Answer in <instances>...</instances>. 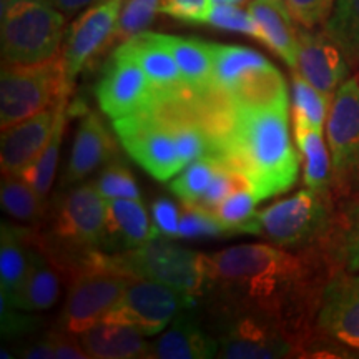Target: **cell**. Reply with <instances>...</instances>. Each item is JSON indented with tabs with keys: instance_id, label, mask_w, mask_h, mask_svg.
Here are the masks:
<instances>
[{
	"instance_id": "7",
	"label": "cell",
	"mask_w": 359,
	"mask_h": 359,
	"mask_svg": "<svg viewBox=\"0 0 359 359\" xmlns=\"http://www.w3.org/2000/svg\"><path fill=\"white\" fill-rule=\"evenodd\" d=\"M213 92L230 105L290 103L288 85L266 57L241 45L213 43Z\"/></svg>"
},
{
	"instance_id": "18",
	"label": "cell",
	"mask_w": 359,
	"mask_h": 359,
	"mask_svg": "<svg viewBox=\"0 0 359 359\" xmlns=\"http://www.w3.org/2000/svg\"><path fill=\"white\" fill-rule=\"evenodd\" d=\"M115 156L116 147L110 132L98 115L85 110L75 132L74 147L62 178V187L77 185L95 170L110 163Z\"/></svg>"
},
{
	"instance_id": "32",
	"label": "cell",
	"mask_w": 359,
	"mask_h": 359,
	"mask_svg": "<svg viewBox=\"0 0 359 359\" xmlns=\"http://www.w3.org/2000/svg\"><path fill=\"white\" fill-rule=\"evenodd\" d=\"M291 102H293V127L323 132L331 109V100L296 70H293L291 77Z\"/></svg>"
},
{
	"instance_id": "27",
	"label": "cell",
	"mask_w": 359,
	"mask_h": 359,
	"mask_svg": "<svg viewBox=\"0 0 359 359\" xmlns=\"http://www.w3.org/2000/svg\"><path fill=\"white\" fill-rule=\"evenodd\" d=\"M32 231L11 223L0 228V294L8 303L15 298L29 268V251Z\"/></svg>"
},
{
	"instance_id": "17",
	"label": "cell",
	"mask_w": 359,
	"mask_h": 359,
	"mask_svg": "<svg viewBox=\"0 0 359 359\" xmlns=\"http://www.w3.org/2000/svg\"><path fill=\"white\" fill-rule=\"evenodd\" d=\"M296 72L333 102L338 88L348 80L349 62L326 32H314L303 27L298 29Z\"/></svg>"
},
{
	"instance_id": "37",
	"label": "cell",
	"mask_w": 359,
	"mask_h": 359,
	"mask_svg": "<svg viewBox=\"0 0 359 359\" xmlns=\"http://www.w3.org/2000/svg\"><path fill=\"white\" fill-rule=\"evenodd\" d=\"M93 185L105 200H140V188L135 182V177L120 160H111L110 163H107L100 170Z\"/></svg>"
},
{
	"instance_id": "8",
	"label": "cell",
	"mask_w": 359,
	"mask_h": 359,
	"mask_svg": "<svg viewBox=\"0 0 359 359\" xmlns=\"http://www.w3.org/2000/svg\"><path fill=\"white\" fill-rule=\"evenodd\" d=\"M114 132L127 154L158 182H168L185 168L172 114L160 98L151 97L145 109L114 120Z\"/></svg>"
},
{
	"instance_id": "38",
	"label": "cell",
	"mask_w": 359,
	"mask_h": 359,
	"mask_svg": "<svg viewBox=\"0 0 359 359\" xmlns=\"http://www.w3.org/2000/svg\"><path fill=\"white\" fill-rule=\"evenodd\" d=\"M222 236H230V233L219 222L215 212L201 208L198 205H182V210H180V238L196 240V238Z\"/></svg>"
},
{
	"instance_id": "5",
	"label": "cell",
	"mask_w": 359,
	"mask_h": 359,
	"mask_svg": "<svg viewBox=\"0 0 359 359\" xmlns=\"http://www.w3.org/2000/svg\"><path fill=\"white\" fill-rule=\"evenodd\" d=\"M87 264L110 269L127 278L161 283L198 299L206 288L205 255L182 248L161 235L138 248L122 253L95 250L88 255L83 266Z\"/></svg>"
},
{
	"instance_id": "34",
	"label": "cell",
	"mask_w": 359,
	"mask_h": 359,
	"mask_svg": "<svg viewBox=\"0 0 359 359\" xmlns=\"http://www.w3.org/2000/svg\"><path fill=\"white\" fill-rule=\"evenodd\" d=\"M333 255L334 263H341L348 271H359V198L346 200L338 212Z\"/></svg>"
},
{
	"instance_id": "3",
	"label": "cell",
	"mask_w": 359,
	"mask_h": 359,
	"mask_svg": "<svg viewBox=\"0 0 359 359\" xmlns=\"http://www.w3.org/2000/svg\"><path fill=\"white\" fill-rule=\"evenodd\" d=\"M105 215L107 200L93 183L69 187L53 198L45 231H32L34 243L70 276L83 266L92 251L100 250Z\"/></svg>"
},
{
	"instance_id": "35",
	"label": "cell",
	"mask_w": 359,
	"mask_h": 359,
	"mask_svg": "<svg viewBox=\"0 0 359 359\" xmlns=\"http://www.w3.org/2000/svg\"><path fill=\"white\" fill-rule=\"evenodd\" d=\"M160 7L161 0H123L109 48L118 47L120 43L137 37L138 34L147 32L148 27L154 24L156 13L160 12Z\"/></svg>"
},
{
	"instance_id": "26",
	"label": "cell",
	"mask_w": 359,
	"mask_h": 359,
	"mask_svg": "<svg viewBox=\"0 0 359 359\" xmlns=\"http://www.w3.org/2000/svg\"><path fill=\"white\" fill-rule=\"evenodd\" d=\"M161 37L173 53L187 88L196 95L213 92V43L177 35L161 34Z\"/></svg>"
},
{
	"instance_id": "40",
	"label": "cell",
	"mask_w": 359,
	"mask_h": 359,
	"mask_svg": "<svg viewBox=\"0 0 359 359\" xmlns=\"http://www.w3.org/2000/svg\"><path fill=\"white\" fill-rule=\"evenodd\" d=\"M334 4L336 0H286L293 19L306 29H314L326 22L333 12Z\"/></svg>"
},
{
	"instance_id": "45",
	"label": "cell",
	"mask_w": 359,
	"mask_h": 359,
	"mask_svg": "<svg viewBox=\"0 0 359 359\" xmlns=\"http://www.w3.org/2000/svg\"><path fill=\"white\" fill-rule=\"evenodd\" d=\"M19 356L29 359H55V353H53L50 338H48V334H45V338L35 339L34 343L20 349Z\"/></svg>"
},
{
	"instance_id": "30",
	"label": "cell",
	"mask_w": 359,
	"mask_h": 359,
	"mask_svg": "<svg viewBox=\"0 0 359 359\" xmlns=\"http://www.w3.org/2000/svg\"><path fill=\"white\" fill-rule=\"evenodd\" d=\"M0 201L8 217L20 223L39 224L47 215V203L19 173H2Z\"/></svg>"
},
{
	"instance_id": "9",
	"label": "cell",
	"mask_w": 359,
	"mask_h": 359,
	"mask_svg": "<svg viewBox=\"0 0 359 359\" xmlns=\"http://www.w3.org/2000/svg\"><path fill=\"white\" fill-rule=\"evenodd\" d=\"M72 85L60 52L37 64H4L0 75L2 130L57 107Z\"/></svg>"
},
{
	"instance_id": "6",
	"label": "cell",
	"mask_w": 359,
	"mask_h": 359,
	"mask_svg": "<svg viewBox=\"0 0 359 359\" xmlns=\"http://www.w3.org/2000/svg\"><path fill=\"white\" fill-rule=\"evenodd\" d=\"M65 34V13L50 0H0L4 64H37L57 55Z\"/></svg>"
},
{
	"instance_id": "20",
	"label": "cell",
	"mask_w": 359,
	"mask_h": 359,
	"mask_svg": "<svg viewBox=\"0 0 359 359\" xmlns=\"http://www.w3.org/2000/svg\"><path fill=\"white\" fill-rule=\"evenodd\" d=\"M160 236L155 224L150 223L145 206L140 200H107L105 230L100 251L122 253L148 243Z\"/></svg>"
},
{
	"instance_id": "22",
	"label": "cell",
	"mask_w": 359,
	"mask_h": 359,
	"mask_svg": "<svg viewBox=\"0 0 359 359\" xmlns=\"http://www.w3.org/2000/svg\"><path fill=\"white\" fill-rule=\"evenodd\" d=\"M123 43L145 72L154 95H175L188 90L173 53L163 42L161 34L147 30Z\"/></svg>"
},
{
	"instance_id": "12",
	"label": "cell",
	"mask_w": 359,
	"mask_h": 359,
	"mask_svg": "<svg viewBox=\"0 0 359 359\" xmlns=\"http://www.w3.org/2000/svg\"><path fill=\"white\" fill-rule=\"evenodd\" d=\"M196 304L198 298L172 286L130 278L120 302L102 321L130 326L143 336H154L167 330L180 313L196 308Z\"/></svg>"
},
{
	"instance_id": "13",
	"label": "cell",
	"mask_w": 359,
	"mask_h": 359,
	"mask_svg": "<svg viewBox=\"0 0 359 359\" xmlns=\"http://www.w3.org/2000/svg\"><path fill=\"white\" fill-rule=\"evenodd\" d=\"M70 286L60 316V327L80 334L100 323L122 298L130 278L110 269L87 266L69 276Z\"/></svg>"
},
{
	"instance_id": "25",
	"label": "cell",
	"mask_w": 359,
	"mask_h": 359,
	"mask_svg": "<svg viewBox=\"0 0 359 359\" xmlns=\"http://www.w3.org/2000/svg\"><path fill=\"white\" fill-rule=\"evenodd\" d=\"M88 358L138 359L150 358V343L130 326L100 321L79 334Z\"/></svg>"
},
{
	"instance_id": "43",
	"label": "cell",
	"mask_w": 359,
	"mask_h": 359,
	"mask_svg": "<svg viewBox=\"0 0 359 359\" xmlns=\"http://www.w3.org/2000/svg\"><path fill=\"white\" fill-rule=\"evenodd\" d=\"M154 224L161 236L180 238V213L177 205L167 196H160L151 205Z\"/></svg>"
},
{
	"instance_id": "23",
	"label": "cell",
	"mask_w": 359,
	"mask_h": 359,
	"mask_svg": "<svg viewBox=\"0 0 359 359\" xmlns=\"http://www.w3.org/2000/svg\"><path fill=\"white\" fill-rule=\"evenodd\" d=\"M248 11L259 29V42L296 70L298 67V29L286 0H250Z\"/></svg>"
},
{
	"instance_id": "4",
	"label": "cell",
	"mask_w": 359,
	"mask_h": 359,
	"mask_svg": "<svg viewBox=\"0 0 359 359\" xmlns=\"http://www.w3.org/2000/svg\"><path fill=\"white\" fill-rule=\"evenodd\" d=\"M333 193L311 188L258 212L259 236L296 253H321L334 262L338 213Z\"/></svg>"
},
{
	"instance_id": "36",
	"label": "cell",
	"mask_w": 359,
	"mask_h": 359,
	"mask_svg": "<svg viewBox=\"0 0 359 359\" xmlns=\"http://www.w3.org/2000/svg\"><path fill=\"white\" fill-rule=\"evenodd\" d=\"M218 163L219 161L215 158L195 160L170 183V190L182 200V203L198 205L212 183Z\"/></svg>"
},
{
	"instance_id": "33",
	"label": "cell",
	"mask_w": 359,
	"mask_h": 359,
	"mask_svg": "<svg viewBox=\"0 0 359 359\" xmlns=\"http://www.w3.org/2000/svg\"><path fill=\"white\" fill-rule=\"evenodd\" d=\"M325 32L338 43L349 64H359V0H336Z\"/></svg>"
},
{
	"instance_id": "29",
	"label": "cell",
	"mask_w": 359,
	"mask_h": 359,
	"mask_svg": "<svg viewBox=\"0 0 359 359\" xmlns=\"http://www.w3.org/2000/svg\"><path fill=\"white\" fill-rule=\"evenodd\" d=\"M69 93H65V95L60 98L55 127H53V132L50 135V138H48L47 145L43 147V150L40 151L37 158L19 173L43 200H47L48 193L52 190L53 182H55L58 156H60V145L62 140H64L67 115H69L67 114V98H69Z\"/></svg>"
},
{
	"instance_id": "31",
	"label": "cell",
	"mask_w": 359,
	"mask_h": 359,
	"mask_svg": "<svg viewBox=\"0 0 359 359\" xmlns=\"http://www.w3.org/2000/svg\"><path fill=\"white\" fill-rule=\"evenodd\" d=\"M258 196L251 190L250 185L236 188L230 196H226L217 208L219 222L224 224L228 233L231 235H255L259 236V222L257 206Z\"/></svg>"
},
{
	"instance_id": "24",
	"label": "cell",
	"mask_w": 359,
	"mask_h": 359,
	"mask_svg": "<svg viewBox=\"0 0 359 359\" xmlns=\"http://www.w3.org/2000/svg\"><path fill=\"white\" fill-rule=\"evenodd\" d=\"M60 276L62 269L45 251L34 243L32 238L25 280L11 304L19 311H47L57 303L58 294H60Z\"/></svg>"
},
{
	"instance_id": "14",
	"label": "cell",
	"mask_w": 359,
	"mask_h": 359,
	"mask_svg": "<svg viewBox=\"0 0 359 359\" xmlns=\"http://www.w3.org/2000/svg\"><path fill=\"white\" fill-rule=\"evenodd\" d=\"M98 107L111 120L145 109L154 97L145 72L125 43L115 47L95 87Z\"/></svg>"
},
{
	"instance_id": "41",
	"label": "cell",
	"mask_w": 359,
	"mask_h": 359,
	"mask_svg": "<svg viewBox=\"0 0 359 359\" xmlns=\"http://www.w3.org/2000/svg\"><path fill=\"white\" fill-rule=\"evenodd\" d=\"M212 0H161L160 13L187 24H206Z\"/></svg>"
},
{
	"instance_id": "10",
	"label": "cell",
	"mask_w": 359,
	"mask_h": 359,
	"mask_svg": "<svg viewBox=\"0 0 359 359\" xmlns=\"http://www.w3.org/2000/svg\"><path fill=\"white\" fill-rule=\"evenodd\" d=\"M208 304L213 336L218 341V358L276 359L298 351L293 336L276 321L246 309Z\"/></svg>"
},
{
	"instance_id": "47",
	"label": "cell",
	"mask_w": 359,
	"mask_h": 359,
	"mask_svg": "<svg viewBox=\"0 0 359 359\" xmlns=\"http://www.w3.org/2000/svg\"><path fill=\"white\" fill-rule=\"evenodd\" d=\"M248 0H212V6H243Z\"/></svg>"
},
{
	"instance_id": "46",
	"label": "cell",
	"mask_w": 359,
	"mask_h": 359,
	"mask_svg": "<svg viewBox=\"0 0 359 359\" xmlns=\"http://www.w3.org/2000/svg\"><path fill=\"white\" fill-rule=\"evenodd\" d=\"M58 11L64 12L65 15H74V13L82 12L85 8L95 6L100 0H50Z\"/></svg>"
},
{
	"instance_id": "2",
	"label": "cell",
	"mask_w": 359,
	"mask_h": 359,
	"mask_svg": "<svg viewBox=\"0 0 359 359\" xmlns=\"http://www.w3.org/2000/svg\"><path fill=\"white\" fill-rule=\"evenodd\" d=\"M288 115L290 103L228 107L218 161L240 173L258 200L288 191L298 180L302 160L291 143Z\"/></svg>"
},
{
	"instance_id": "44",
	"label": "cell",
	"mask_w": 359,
	"mask_h": 359,
	"mask_svg": "<svg viewBox=\"0 0 359 359\" xmlns=\"http://www.w3.org/2000/svg\"><path fill=\"white\" fill-rule=\"evenodd\" d=\"M48 338L52 341L55 359H85L88 354L85 353L80 339L75 338L74 333L58 327L55 331H48Z\"/></svg>"
},
{
	"instance_id": "42",
	"label": "cell",
	"mask_w": 359,
	"mask_h": 359,
	"mask_svg": "<svg viewBox=\"0 0 359 359\" xmlns=\"http://www.w3.org/2000/svg\"><path fill=\"white\" fill-rule=\"evenodd\" d=\"M11 303L0 294V318H2V336L4 338H17L35 330L37 320L27 311L17 313Z\"/></svg>"
},
{
	"instance_id": "19",
	"label": "cell",
	"mask_w": 359,
	"mask_h": 359,
	"mask_svg": "<svg viewBox=\"0 0 359 359\" xmlns=\"http://www.w3.org/2000/svg\"><path fill=\"white\" fill-rule=\"evenodd\" d=\"M58 105L2 130V142H0L2 173H20L37 158L55 127Z\"/></svg>"
},
{
	"instance_id": "11",
	"label": "cell",
	"mask_w": 359,
	"mask_h": 359,
	"mask_svg": "<svg viewBox=\"0 0 359 359\" xmlns=\"http://www.w3.org/2000/svg\"><path fill=\"white\" fill-rule=\"evenodd\" d=\"M334 198H359V77L336 92L326 120Z\"/></svg>"
},
{
	"instance_id": "28",
	"label": "cell",
	"mask_w": 359,
	"mask_h": 359,
	"mask_svg": "<svg viewBox=\"0 0 359 359\" xmlns=\"http://www.w3.org/2000/svg\"><path fill=\"white\" fill-rule=\"evenodd\" d=\"M294 140L303 163V182L306 188L316 191H331V154L323 132L313 128L294 127ZM334 196V195H333Z\"/></svg>"
},
{
	"instance_id": "16",
	"label": "cell",
	"mask_w": 359,
	"mask_h": 359,
	"mask_svg": "<svg viewBox=\"0 0 359 359\" xmlns=\"http://www.w3.org/2000/svg\"><path fill=\"white\" fill-rule=\"evenodd\" d=\"M318 333L359 351V275L338 271L323 288L316 316Z\"/></svg>"
},
{
	"instance_id": "21",
	"label": "cell",
	"mask_w": 359,
	"mask_h": 359,
	"mask_svg": "<svg viewBox=\"0 0 359 359\" xmlns=\"http://www.w3.org/2000/svg\"><path fill=\"white\" fill-rule=\"evenodd\" d=\"M196 308L180 313L158 338L150 343L155 359H208L218 356V341L201 325Z\"/></svg>"
},
{
	"instance_id": "39",
	"label": "cell",
	"mask_w": 359,
	"mask_h": 359,
	"mask_svg": "<svg viewBox=\"0 0 359 359\" xmlns=\"http://www.w3.org/2000/svg\"><path fill=\"white\" fill-rule=\"evenodd\" d=\"M206 24L215 29L238 32L259 40V29L251 17L250 11H243L240 6H213Z\"/></svg>"
},
{
	"instance_id": "15",
	"label": "cell",
	"mask_w": 359,
	"mask_h": 359,
	"mask_svg": "<svg viewBox=\"0 0 359 359\" xmlns=\"http://www.w3.org/2000/svg\"><path fill=\"white\" fill-rule=\"evenodd\" d=\"M122 6L123 0H100L95 6L85 8L70 25L60 52L70 83L75 82L83 67L97 53L109 48Z\"/></svg>"
},
{
	"instance_id": "1",
	"label": "cell",
	"mask_w": 359,
	"mask_h": 359,
	"mask_svg": "<svg viewBox=\"0 0 359 359\" xmlns=\"http://www.w3.org/2000/svg\"><path fill=\"white\" fill-rule=\"evenodd\" d=\"M208 303L246 309L276 321L303 344L323 288L321 253H290L273 245H238L205 255Z\"/></svg>"
}]
</instances>
